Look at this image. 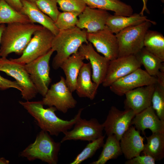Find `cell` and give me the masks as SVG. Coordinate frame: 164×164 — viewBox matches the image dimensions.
<instances>
[{
	"instance_id": "e575fe53",
	"label": "cell",
	"mask_w": 164,
	"mask_h": 164,
	"mask_svg": "<svg viewBox=\"0 0 164 164\" xmlns=\"http://www.w3.org/2000/svg\"><path fill=\"white\" fill-rule=\"evenodd\" d=\"M155 160L150 156L144 155H137L125 162V164H154Z\"/></svg>"
},
{
	"instance_id": "44dd1931",
	"label": "cell",
	"mask_w": 164,
	"mask_h": 164,
	"mask_svg": "<svg viewBox=\"0 0 164 164\" xmlns=\"http://www.w3.org/2000/svg\"><path fill=\"white\" fill-rule=\"evenodd\" d=\"M22 7L20 12L26 15L32 23H37L50 30L55 36L59 30L55 26L54 22L38 7L35 2L21 0Z\"/></svg>"
},
{
	"instance_id": "3957f363",
	"label": "cell",
	"mask_w": 164,
	"mask_h": 164,
	"mask_svg": "<svg viewBox=\"0 0 164 164\" xmlns=\"http://www.w3.org/2000/svg\"><path fill=\"white\" fill-rule=\"evenodd\" d=\"M87 33L85 29L76 26L70 29L60 30L54 36L51 46V49L56 52L52 63L54 69L60 68L65 60L78 51L82 44L89 42Z\"/></svg>"
},
{
	"instance_id": "ffe728a7",
	"label": "cell",
	"mask_w": 164,
	"mask_h": 164,
	"mask_svg": "<svg viewBox=\"0 0 164 164\" xmlns=\"http://www.w3.org/2000/svg\"><path fill=\"white\" fill-rule=\"evenodd\" d=\"M92 70L90 63H84L79 72L76 82V93L80 97L93 100L99 86L91 78Z\"/></svg>"
},
{
	"instance_id": "d590c367",
	"label": "cell",
	"mask_w": 164,
	"mask_h": 164,
	"mask_svg": "<svg viewBox=\"0 0 164 164\" xmlns=\"http://www.w3.org/2000/svg\"><path fill=\"white\" fill-rule=\"evenodd\" d=\"M16 89L21 92L22 89L16 81H12L4 78L0 75V89L6 90L9 88Z\"/></svg>"
},
{
	"instance_id": "277c9868",
	"label": "cell",
	"mask_w": 164,
	"mask_h": 164,
	"mask_svg": "<svg viewBox=\"0 0 164 164\" xmlns=\"http://www.w3.org/2000/svg\"><path fill=\"white\" fill-rule=\"evenodd\" d=\"M61 142H55L47 132L41 131L33 143L21 153V155L29 161L38 159L50 164H56Z\"/></svg>"
},
{
	"instance_id": "7a4b0ae2",
	"label": "cell",
	"mask_w": 164,
	"mask_h": 164,
	"mask_svg": "<svg viewBox=\"0 0 164 164\" xmlns=\"http://www.w3.org/2000/svg\"><path fill=\"white\" fill-rule=\"evenodd\" d=\"M43 26L31 22L7 24L3 32L0 46L1 57L14 53L21 55L34 32Z\"/></svg>"
},
{
	"instance_id": "52a82bcc",
	"label": "cell",
	"mask_w": 164,
	"mask_h": 164,
	"mask_svg": "<svg viewBox=\"0 0 164 164\" xmlns=\"http://www.w3.org/2000/svg\"><path fill=\"white\" fill-rule=\"evenodd\" d=\"M0 71L14 78L22 89V98L29 101L36 97L38 92L26 70L25 64L9 60L6 57L0 58Z\"/></svg>"
},
{
	"instance_id": "e0dca14e",
	"label": "cell",
	"mask_w": 164,
	"mask_h": 164,
	"mask_svg": "<svg viewBox=\"0 0 164 164\" xmlns=\"http://www.w3.org/2000/svg\"><path fill=\"white\" fill-rule=\"evenodd\" d=\"M155 84L140 87L126 93L124 108L131 109L136 114L151 106Z\"/></svg>"
},
{
	"instance_id": "30bf717a",
	"label": "cell",
	"mask_w": 164,
	"mask_h": 164,
	"mask_svg": "<svg viewBox=\"0 0 164 164\" xmlns=\"http://www.w3.org/2000/svg\"><path fill=\"white\" fill-rule=\"evenodd\" d=\"M136 114L132 109L121 111L114 106L111 107L106 118L102 124L107 136L114 135L120 141L125 132L132 125Z\"/></svg>"
},
{
	"instance_id": "cb8c5ba5",
	"label": "cell",
	"mask_w": 164,
	"mask_h": 164,
	"mask_svg": "<svg viewBox=\"0 0 164 164\" xmlns=\"http://www.w3.org/2000/svg\"><path fill=\"white\" fill-rule=\"evenodd\" d=\"M91 8L111 11L114 14L128 16L133 14L132 7L120 0H84Z\"/></svg>"
},
{
	"instance_id": "8992f818",
	"label": "cell",
	"mask_w": 164,
	"mask_h": 164,
	"mask_svg": "<svg viewBox=\"0 0 164 164\" xmlns=\"http://www.w3.org/2000/svg\"><path fill=\"white\" fill-rule=\"evenodd\" d=\"M54 36L50 30L43 26L34 32L21 56L11 59L14 62L25 64L43 55L51 49Z\"/></svg>"
},
{
	"instance_id": "836d02e7",
	"label": "cell",
	"mask_w": 164,
	"mask_h": 164,
	"mask_svg": "<svg viewBox=\"0 0 164 164\" xmlns=\"http://www.w3.org/2000/svg\"><path fill=\"white\" fill-rule=\"evenodd\" d=\"M60 9L63 12H76L80 13L86 5L84 0H56Z\"/></svg>"
},
{
	"instance_id": "60d3db41",
	"label": "cell",
	"mask_w": 164,
	"mask_h": 164,
	"mask_svg": "<svg viewBox=\"0 0 164 164\" xmlns=\"http://www.w3.org/2000/svg\"><path fill=\"white\" fill-rule=\"evenodd\" d=\"M29 2H35L37 0H26Z\"/></svg>"
},
{
	"instance_id": "d4e9b609",
	"label": "cell",
	"mask_w": 164,
	"mask_h": 164,
	"mask_svg": "<svg viewBox=\"0 0 164 164\" xmlns=\"http://www.w3.org/2000/svg\"><path fill=\"white\" fill-rule=\"evenodd\" d=\"M134 55L149 75L156 77L160 71L164 72V61L144 47Z\"/></svg>"
},
{
	"instance_id": "8fae6325",
	"label": "cell",
	"mask_w": 164,
	"mask_h": 164,
	"mask_svg": "<svg viewBox=\"0 0 164 164\" xmlns=\"http://www.w3.org/2000/svg\"><path fill=\"white\" fill-rule=\"evenodd\" d=\"M73 129L64 132L61 143L67 140H81L91 142L103 136L104 127L96 118L87 120L81 117L73 125Z\"/></svg>"
},
{
	"instance_id": "9c48e42d",
	"label": "cell",
	"mask_w": 164,
	"mask_h": 164,
	"mask_svg": "<svg viewBox=\"0 0 164 164\" xmlns=\"http://www.w3.org/2000/svg\"><path fill=\"white\" fill-rule=\"evenodd\" d=\"M67 86L65 79L60 77V80L52 84L42 101L44 105L54 107L58 111L66 113L75 107L77 102Z\"/></svg>"
},
{
	"instance_id": "74e56055",
	"label": "cell",
	"mask_w": 164,
	"mask_h": 164,
	"mask_svg": "<svg viewBox=\"0 0 164 164\" xmlns=\"http://www.w3.org/2000/svg\"><path fill=\"white\" fill-rule=\"evenodd\" d=\"M142 1L143 2V6L142 10L139 14L141 15H144V11H146V12L148 13H149V12L147 6V4L148 0H142Z\"/></svg>"
},
{
	"instance_id": "5bb4252c",
	"label": "cell",
	"mask_w": 164,
	"mask_h": 164,
	"mask_svg": "<svg viewBox=\"0 0 164 164\" xmlns=\"http://www.w3.org/2000/svg\"><path fill=\"white\" fill-rule=\"evenodd\" d=\"M141 66L134 55L118 57L110 61L102 84L104 87H109L115 81L141 68Z\"/></svg>"
},
{
	"instance_id": "ab89813d",
	"label": "cell",
	"mask_w": 164,
	"mask_h": 164,
	"mask_svg": "<svg viewBox=\"0 0 164 164\" xmlns=\"http://www.w3.org/2000/svg\"><path fill=\"white\" fill-rule=\"evenodd\" d=\"M9 161L8 160H6L4 158H0V164H8L9 163Z\"/></svg>"
},
{
	"instance_id": "484cf974",
	"label": "cell",
	"mask_w": 164,
	"mask_h": 164,
	"mask_svg": "<svg viewBox=\"0 0 164 164\" xmlns=\"http://www.w3.org/2000/svg\"><path fill=\"white\" fill-rule=\"evenodd\" d=\"M145 137L147 142L144 145L142 152L150 156L155 161H160L164 157V133H152Z\"/></svg>"
},
{
	"instance_id": "7c38bea8",
	"label": "cell",
	"mask_w": 164,
	"mask_h": 164,
	"mask_svg": "<svg viewBox=\"0 0 164 164\" xmlns=\"http://www.w3.org/2000/svg\"><path fill=\"white\" fill-rule=\"evenodd\" d=\"M87 37L88 42L97 51L110 61L118 57V46L117 37L106 26L97 31L87 32Z\"/></svg>"
},
{
	"instance_id": "f546056e",
	"label": "cell",
	"mask_w": 164,
	"mask_h": 164,
	"mask_svg": "<svg viewBox=\"0 0 164 164\" xmlns=\"http://www.w3.org/2000/svg\"><path fill=\"white\" fill-rule=\"evenodd\" d=\"M105 136L90 142L83 150L79 154L70 164H79L85 160L91 158L97 151L103 146Z\"/></svg>"
},
{
	"instance_id": "2e32d148",
	"label": "cell",
	"mask_w": 164,
	"mask_h": 164,
	"mask_svg": "<svg viewBox=\"0 0 164 164\" xmlns=\"http://www.w3.org/2000/svg\"><path fill=\"white\" fill-rule=\"evenodd\" d=\"M111 14L104 10L94 9L86 6L78 16L76 26L85 29L87 32H95L103 29Z\"/></svg>"
},
{
	"instance_id": "7402d4cb",
	"label": "cell",
	"mask_w": 164,
	"mask_h": 164,
	"mask_svg": "<svg viewBox=\"0 0 164 164\" xmlns=\"http://www.w3.org/2000/svg\"><path fill=\"white\" fill-rule=\"evenodd\" d=\"M84 59L78 51L65 60L60 67L65 74L67 85L72 92L76 90L78 76Z\"/></svg>"
},
{
	"instance_id": "f1b7e54d",
	"label": "cell",
	"mask_w": 164,
	"mask_h": 164,
	"mask_svg": "<svg viewBox=\"0 0 164 164\" xmlns=\"http://www.w3.org/2000/svg\"><path fill=\"white\" fill-rule=\"evenodd\" d=\"M18 22H31L26 15L14 9L4 0H0V24Z\"/></svg>"
},
{
	"instance_id": "8d00e7d4",
	"label": "cell",
	"mask_w": 164,
	"mask_h": 164,
	"mask_svg": "<svg viewBox=\"0 0 164 164\" xmlns=\"http://www.w3.org/2000/svg\"><path fill=\"white\" fill-rule=\"evenodd\" d=\"M10 6L20 12L22 7L21 0H4Z\"/></svg>"
},
{
	"instance_id": "ba28073f",
	"label": "cell",
	"mask_w": 164,
	"mask_h": 164,
	"mask_svg": "<svg viewBox=\"0 0 164 164\" xmlns=\"http://www.w3.org/2000/svg\"><path fill=\"white\" fill-rule=\"evenodd\" d=\"M54 51L51 49L47 53L25 64L38 93L44 97L51 82L50 77V61Z\"/></svg>"
},
{
	"instance_id": "f35d334b",
	"label": "cell",
	"mask_w": 164,
	"mask_h": 164,
	"mask_svg": "<svg viewBox=\"0 0 164 164\" xmlns=\"http://www.w3.org/2000/svg\"><path fill=\"white\" fill-rule=\"evenodd\" d=\"M6 25L5 24H0V46L1 42V38L3 32L5 27ZM1 58L0 56V58Z\"/></svg>"
},
{
	"instance_id": "4fadbf2b",
	"label": "cell",
	"mask_w": 164,
	"mask_h": 164,
	"mask_svg": "<svg viewBox=\"0 0 164 164\" xmlns=\"http://www.w3.org/2000/svg\"><path fill=\"white\" fill-rule=\"evenodd\" d=\"M157 78L149 75L140 68L118 80L110 87V90L117 95L122 96L130 91L145 86L155 84Z\"/></svg>"
},
{
	"instance_id": "5b68a950",
	"label": "cell",
	"mask_w": 164,
	"mask_h": 164,
	"mask_svg": "<svg viewBox=\"0 0 164 164\" xmlns=\"http://www.w3.org/2000/svg\"><path fill=\"white\" fill-rule=\"evenodd\" d=\"M152 24L155 25L156 22L145 21L116 34L118 46V57L134 55L142 49L145 35Z\"/></svg>"
},
{
	"instance_id": "6da1fadb",
	"label": "cell",
	"mask_w": 164,
	"mask_h": 164,
	"mask_svg": "<svg viewBox=\"0 0 164 164\" xmlns=\"http://www.w3.org/2000/svg\"><path fill=\"white\" fill-rule=\"evenodd\" d=\"M19 103L33 117L41 129L48 132L51 135L58 136L71 128L81 117L84 108L79 109L77 114L70 120L59 118L55 113L57 110L54 107L45 108L42 101L25 102L19 101Z\"/></svg>"
},
{
	"instance_id": "9a60e30c",
	"label": "cell",
	"mask_w": 164,
	"mask_h": 164,
	"mask_svg": "<svg viewBox=\"0 0 164 164\" xmlns=\"http://www.w3.org/2000/svg\"><path fill=\"white\" fill-rule=\"evenodd\" d=\"M78 52L84 59L89 61L91 68L92 80L99 86L105 77L110 60L96 52L89 42L82 44Z\"/></svg>"
},
{
	"instance_id": "603a6c76",
	"label": "cell",
	"mask_w": 164,
	"mask_h": 164,
	"mask_svg": "<svg viewBox=\"0 0 164 164\" xmlns=\"http://www.w3.org/2000/svg\"><path fill=\"white\" fill-rule=\"evenodd\" d=\"M145 21L153 22L139 13L133 14L128 16L110 15L108 18L106 26L115 34L127 28L136 25Z\"/></svg>"
},
{
	"instance_id": "4dcf8cb0",
	"label": "cell",
	"mask_w": 164,
	"mask_h": 164,
	"mask_svg": "<svg viewBox=\"0 0 164 164\" xmlns=\"http://www.w3.org/2000/svg\"><path fill=\"white\" fill-rule=\"evenodd\" d=\"M151 106L159 118L164 120V85L157 82L155 85Z\"/></svg>"
},
{
	"instance_id": "d6986e66",
	"label": "cell",
	"mask_w": 164,
	"mask_h": 164,
	"mask_svg": "<svg viewBox=\"0 0 164 164\" xmlns=\"http://www.w3.org/2000/svg\"><path fill=\"white\" fill-rule=\"evenodd\" d=\"M145 138L134 126H131L120 141L122 154L127 160L140 155L143 150Z\"/></svg>"
},
{
	"instance_id": "83f0119b",
	"label": "cell",
	"mask_w": 164,
	"mask_h": 164,
	"mask_svg": "<svg viewBox=\"0 0 164 164\" xmlns=\"http://www.w3.org/2000/svg\"><path fill=\"white\" fill-rule=\"evenodd\" d=\"M144 47L164 61V37L162 33L148 30L145 36Z\"/></svg>"
},
{
	"instance_id": "4316f807",
	"label": "cell",
	"mask_w": 164,
	"mask_h": 164,
	"mask_svg": "<svg viewBox=\"0 0 164 164\" xmlns=\"http://www.w3.org/2000/svg\"><path fill=\"white\" fill-rule=\"evenodd\" d=\"M108 136L105 144L103 146V149L98 159L91 164H105L111 159L117 158L122 155L120 141L114 135Z\"/></svg>"
},
{
	"instance_id": "ac0fdd59",
	"label": "cell",
	"mask_w": 164,
	"mask_h": 164,
	"mask_svg": "<svg viewBox=\"0 0 164 164\" xmlns=\"http://www.w3.org/2000/svg\"><path fill=\"white\" fill-rule=\"evenodd\" d=\"M132 125L145 135V130L147 129L152 133H164V120L159 118L151 105L136 114L132 121Z\"/></svg>"
},
{
	"instance_id": "1f68e13d",
	"label": "cell",
	"mask_w": 164,
	"mask_h": 164,
	"mask_svg": "<svg viewBox=\"0 0 164 164\" xmlns=\"http://www.w3.org/2000/svg\"><path fill=\"white\" fill-rule=\"evenodd\" d=\"M80 13L74 12H60L54 24L59 30L72 28L75 27Z\"/></svg>"
},
{
	"instance_id": "d6a6232c",
	"label": "cell",
	"mask_w": 164,
	"mask_h": 164,
	"mask_svg": "<svg viewBox=\"0 0 164 164\" xmlns=\"http://www.w3.org/2000/svg\"><path fill=\"white\" fill-rule=\"evenodd\" d=\"M39 9L54 22L60 12L56 0H37L35 2Z\"/></svg>"
}]
</instances>
